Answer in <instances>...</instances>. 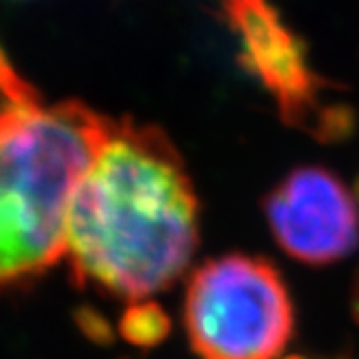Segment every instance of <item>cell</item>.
I'll list each match as a JSON object with an SVG mask.
<instances>
[{"instance_id": "cell-2", "label": "cell", "mask_w": 359, "mask_h": 359, "mask_svg": "<svg viewBox=\"0 0 359 359\" xmlns=\"http://www.w3.org/2000/svg\"><path fill=\"white\" fill-rule=\"evenodd\" d=\"M111 123L76 102L15 111L0 137V286L63 258L74 189Z\"/></svg>"}, {"instance_id": "cell-7", "label": "cell", "mask_w": 359, "mask_h": 359, "mask_svg": "<svg viewBox=\"0 0 359 359\" xmlns=\"http://www.w3.org/2000/svg\"><path fill=\"white\" fill-rule=\"evenodd\" d=\"M37 102V100H35ZM35 102H15L11 97L5 95V91L0 93V137L7 130V126L11 121V117L15 115V111H20L22 107H29V104H35Z\"/></svg>"}, {"instance_id": "cell-9", "label": "cell", "mask_w": 359, "mask_h": 359, "mask_svg": "<svg viewBox=\"0 0 359 359\" xmlns=\"http://www.w3.org/2000/svg\"><path fill=\"white\" fill-rule=\"evenodd\" d=\"M288 359H305V357H288Z\"/></svg>"}, {"instance_id": "cell-1", "label": "cell", "mask_w": 359, "mask_h": 359, "mask_svg": "<svg viewBox=\"0 0 359 359\" xmlns=\"http://www.w3.org/2000/svg\"><path fill=\"white\" fill-rule=\"evenodd\" d=\"M197 247V197L171 141L111 123L74 189L65 258L83 286L143 301L182 275Z\"/></svg>"}, {"instance_id": "cell-4", "label": "cell", "mask_w": 359, "mask_h": 359, "mask_svg": "<svg viewBox=\"0 0 359 359\" xmlns=\"http://www.w3.org/2000/svg\"><path fill=\"white\" fill-rule=\"evenodd\" d=\"M249 67L275 95L284 117L318 139H340L353 126L351 111L327 100L329 83L312 69L305 46L279 18L271 0H225Z\"/></svg>"}, {"instance_id": "cell-6", "label": "cell", "mask_w": 359, "mask_h": 359, "mask_svg": "<svg viewBox=\"0 0 359 359\" xmlns=\"http://www.w3.org/2000/svg\"><path fill=\"white\" fill-rule=\"evenodd\" d=\"M165 327H167L165 318H163V314L156 310V307L143 305V307H139L137 312H133V316L126 318L123 331L133 342L151 344V342H156L163 336Z\"/></svg>"}, {"instance_id": "cell-5", "label": "cell", "mask_w": 359, "mask_h": 359, "mask_svg": "<svg viewBox=\"0 0 359 359\" xmlns=\"http://www.w3.org/2000/svg\"><path fill=\"white\" fill-rule=\"evenodd\" d=\"M277 245L290 258L325 266L359 247V189L325 167H301L264 201Z\"/></svg>"}, {"instance_id": "cell-3", "label": "cell", "mask_w": 359, "mask_h": 359, "mask_svg": "<svg viewBox=\"0 0 359 359\" xmlns=\"http://www.w3.org/2000/svg\"><path fill=\"white\" fill-rule=\"evenodd\" d=\"M184 325L201 359H279L294 331V307L269 260L229 253L193 273Z\"/></svg>"}, {"instance_id": "cell-8", "label": "cell", "mask_w": 359, "mask_h": 359, "mask_svg": "<svg viewBox=\"0 0 359 359\" xmlns=\"http://www.w3.org/2000/svg\"><path fill=\"white\" fill-rule=\"evenodd\" d=\"M353 312H355V318L359 320V271H357L355 284H353Z\"/></svg>"}]
</instances>
